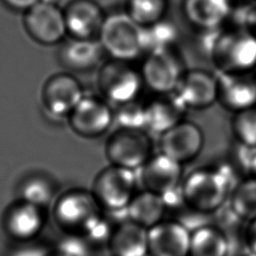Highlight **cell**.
<instances>
[{"mask_svg":"<svg viewBox=\"0 0 256 256\" xmlns=\"http://www.w3.org/2000/svg\"><path fill=\"white\" fill-rule=\"evenodd\" d=\"M23 22L29 36L43 45L57 44L67 33L63 10L56 2L40 0L24 12Z\"/></svg>","mask_w":256,"mask_h":256,"instance_id":"10","label":"cell"},{"mask_svg":"<svg viewBox=\"0 0 256 256\" xmlns=\"http://www.w3.org/2000/svg\"><path fill=\"white\" fill-rule=\"evenodd\" d=\"M104 52L112 59L133 62L144 56V28L134 22L125 11L105 16L97 36Z\"/></svg>","mask_w":256,"mask_h":256,"instance_id":"3","label":"cell"},{"mask_svg":"<svg viewBox=\"0 0 256 256\" xmlns=\"http://www.w3.org/2000/svg\"><path fill=\"white\" fill-rule=\"evenodd\" d=\"M243 256H256V254H253V253H251V252H248L247 254H245V255H243Z\"/></svg>","mask_w":256,"mask_h":256,"instance_id":"35","label":"cell"},{"mask_svg":"<svg viewBox=\"0 0 256 256\" xmlns=\"http://www.w3.org/2000/svg\"><path fill=\"white\" fill-rule=\"evenodd\" d=\"M167 0H126L125 12L142 28L152 26L166 18Z\"/></svg>","mask_w":256,"mask_h":256,"instance_id":"26","label":"cell"},{"mask_svg":"<svg viewBox=\"0 0 256 256\" xmlns=\"http://www.w3.org/2000/svg\"><path fill=\"white\" fill-rule=\"evenodd\" d=\"M114 110V123L120 128L145 129L144 103L138 100L116 106Z\"/></svg>","mask_w":256,"mask_h":256,"instance_id":"30","label":"cell"},{"mask_svg":"<svg viewBox=\"0 0 256 256\" xmlns=\"http://www.w3.org/2000/svg\"><path fill=\"white\" fill-rule=\"evenodd\" d=\"M204 143L205 137L200 126L184 119L159 135L158 152L185 166L197 159Z\"/></svg>","mask_w":256,"mask_h":256,"instance_id":"9","label":"cell"},{"mask_svg":"<svg viewBox=\"0 0 256 256\" xmlns=\"http://www.w3.org/2000/svg\"><path fill=\"white\" fill-rule=\"evenodd\" d=\"M97 85L105 100L116 106L138 100L144 88L140 70L132 62L112 58L99 67Z\"/></svg>","mask_w":256,"mask_h":256,"instance_id":"5","label":"cell"},{"mask_svg":"<svg viewBox=\"0 0 256 256\" xmlns=\"http://www.w3.org/2000/svg\"><path fill=\"white\" fill-rule=\"evenodd\" d=\"M177 41L178 30L175 25L166 20V18L152 26L144 28L146 53L150 51L176 48Z\"/></svg>","mask_w":256,"mask_h":256,"instance_id":"27","label":"cell"},{"mask_svg":"<svg viewBox=\"0 0 256 256\" xmlns=\"http://www.w3.org/2000/svg\"><path fill=\"white\" fill-rule=\"evenodd\" d=\"M104 50L97 38H72L60 50L63 64L75 71H87L100 63Z\"/></svg>","mask_w":256,"mask_h":256,"instance_id":"22","label":"cell"},{"mask_svg":"<svg viewBox=\"0 0 256 256\" xmlns=\"http://www.w3.org/2000/svg\"><path fill=\"white\" fill-rule=\"evenodd\" d=\"M231 132L236 143L256 147V107L234 113L231 119Z\"/></svg>","mask_w":256,"mask_h":256,"instance_id":"28","label":"cell"},{"mask_svg":"<svg viewBox=\"0 0 256 256\" xmlns=\"http://www.w3.org/2000/svg\"><path fill=\"white\" fill-rule=\"evenodd\" d=\"M254 73H255V75H256V67H255V69H254Z\"/></svg>","mask_w":256,"mask_h":256,"instance_id":"37","label":"cell"},{"mask_svg":"<svg viewBox=\"0 0 256 256\" xmlns=\"http://www.w3.org/2000/svg\"><path fill=\"white\" fill-rule=\"evenodd\" d=\"M107 243L112 256H148V229L128 219L111 231Z\"/></svg>","mask_w":256,"mask_h":256,"instance_id":"21","label":"cell"},{"mask_svg":"<svg viewBox=\"0 0 256 256\" xmlns=\"http://www.w3.org/2000/svg\"><path fill=\"white\" fill-rule=\"evenodd\" d=\"M174 93L188 110L208 109L218 101L217 75L204 69H187Z\"/></svg>","mask_w":256,"mask_h":256,"instance_id":"15","label":"cell"},{"mask_svg":"<svg viewBox=\"0 0 256 256\" xmlns=\"http://www.w3.org/2000/svg\"><path fill=\"white\" fill-rule=\"evenodd\" d=\"M244 240L249 252L256 254V219L248 222L244 233Z\"/></svg>","mask_w":256,"mask_h":256,"instance_id":"33","label":"cell"},{"mask_svg":"<svg viewBox=\"0 0 256 256\" xmlns=\"http://www.w3.org/2000/svg\"><path fill=\"white\" fill-rule=\"evenodd\" d=\"M233 172L228 167H200L186 175L180 186L184 205L196 214H212L229 200Z\"/></svg>","mask_w":256,"mask_h":256,"instance_id":"1","label":"cell"},{"mask_svg":"<svg viewBox=\"0 0 256 256\" xmlns=\"http://www.w3.org/2000/svg\"><path fill=\"white\" fill-rule=\"evenodd\" d=\"M206 46L218 72H251L256 67V34L240 27L211 31Z\"/></svg>","mask_w":256,"mask_h":256,"instance_id":"2","label":"cell"},{"mask_svg":"<svg viewBox=\"0 0 256 256\" xmlns=\"http://www.w3.org/2000/svg\"><path fill=\"white\" fill-rule=\"evenodd\" d=\"M144 87L154 94L174 93L186 72L176 48L147 52L139 68Z\"/></svg>","mask_w":256,"mask_h":256,"instance_id":"8","label":"cell"},{"mask_svg":"<svg viewBox=\"0 0 256 256\" xmlns=\"http://www.w3.org/2000/svg\"><path fill=\"white\" fill-rule=\"evenodd\" d=\"M67 33L72 38H97L105 19L95 0H71L63 9Z\"/></svg>","mask_w":256,"mask_h":256,"instance_id":"19","label":"cell"},{"mask_svg":"<svg viewBox=\"0 0 256 256\" xmlns=\"http://www.w3.org/2000/svg\"><path fill=\"white\" fill-rule=\"evenodd\" d=\"M46 222L43 208L19 199L3 214L5 234L18 243L32 242L42 232Z\"/></svg>","mask_w":256,"mask_h":256,"instance_id":"13","label":"cell"},{"mask_svg":"<svg viewBox=\"0 0 256 256\" xmlns=\"http://www.w3.org/2000/svg\"><path fill=\"white\" fill-rule=\"evenodd\" d=\"M228 202L230 210L239 220L250 222L256 219V179L243 177L236 182Z\"/></svg>","mask_w":256,"mask_h":256,"instance_id":"25","label":"cell"},{"mask_svg":"<svg viewBox=\"0 0 256 256\" xmlns=\"http://www.w3.org/2000/svg\"><path fill=\"white\" fill-rule=\"evenodd\" d=\"M54 195L50 182L41 177L33 176L25 180L20 189V199L34 205L44 207L52 200Z\"/></svg>","mask_w":256,"mask_h":256,"instance_id":"29","label":"cell"},{"mask_svg":"<svg viewBox=\"0 0 256 256\" xmlns=\"http://www.w3.org/2000/svg\"><path fill=\"white\" fill-rule=\"evenodd\" d=\"M191 232L179 220H166L148 229V256H189Z\"/></svg>","mask_w":256,"mask_h":256,"instance_id":"17","label":"cell"},{"mask_svg":"<svg viewBox=\"0 0 256 256\" xmlns=\"http://www.w3.org/2000/svg\"><path fill=\"white\" fill-rule=\"evenodd\" d=\"M144 108L146 130L158 135L186 119L188 111L175 93L154 94Z\"/></svg>","mask_w":256,"mask_h":256,"instance_id":"20","label":"cell"},{"mask_svg":"<svg viewBox=\"0 0 256 256\" xmlns=\"http://www.w3.org/2000/svg\"><path fill=\"white\" fill-rule=\"evenodd\" d=\"M48 256H66L64 254H49Z\"/></svg>","mask_w":256,"mask_h":256,"instance_id":"36","label":"cell"},{"mask_svg":"<svg viewBox=\"0 0 256 256\" xmlns=\"http://www.w3.org/2000/svg\"><path fill=\"white\" fill-rule=\"evenodd\" d=\"M101 209L92 192L71 190L56 201L54 218L63 230L87 235L102 220Z\"/></svg>","mask_w":256,"mask_h":256,"instance_id":"7","label":"cell"},{"mask_svg":"<svg viewBox=\"0 0 256 256\" xmlns=\"http://www.w3.org/2000/svg\"><path fill=\"white\" fill-rule=\"evenodd\" d=\"M167 204L162 195L148 191L138 190L126 208L128 219L149 229L164 220Z\"/></svg>","mask_w":256,"mask_h":256,"instance_id":"23","label":"cell"},{"mask_svg":"<svg viewBox=\"0 0 256 256\" xmlns=\"http://www.w3.org/2000/svg\"><path fill=\"white\" fill-rule=\"evenodd\" d=\"M83 97L81 84L67 73H58L48 78L42 90L45 108L57 117L69 116Z\"/></svg>","mask_w":256,"mask_h":256,"instance_id":"16","label":"cell"},{"mask_svg":"<svg viewBox=\"0 0 256 256\" xmlns=\"http://www.w3.org/2000/svg\"><path fill=\"white\" fill-rule=\"evenodd\" d=\"M232 0H183L186 21L199 32L223 28L232 15Z\"/></svg>","mask_w":256,"mask_h":256,"instance_id":"18","label":"cell"},{"mask_svg":"<svg viewBox=\"0 0 256 256\" xmlns=\"http://www.w3.org/2000/svg\"><path fill=\"white\" fill-rule=\"evenodd\" d=\"M218 103L234 113L256 107V75L251 72H218Z\"/></svg>","mask_w":256,"mask_h":256,"instance_id":"14","label":"cell"},{"mask_svg":"<svg viewBox=\"0 0 256 256\" xmlns=\"http://www.w3.org/2000/svg\"><path fill=\"white\" fill-rule=\"evenodd\" d=\"M228 252V237L219 227L204 224L191 232L189 256H227Z\"/></svg>","mask_w":256,"mask_h":256,"instance_id":"24","label":"cell"},{"mask_svg":"<svg viewBox=\"0 0 256 256\" xmlns=\"http://www.w3.org/2000/svg\"><path fill=\"white\" fill-rule=\"evenodd\" d=\"M20 246L16 247L10 252L9 256H48L49 253L45 247L39 244H32V242L19 243Z\"/></svg>","mask_w":256,"mask_h":256,"instance_id":"32","label":"cell"},{"mask_svg":"<svg viewBox=\"0 0 256 256\" xmlns=\"http://www.w3.org/2000/svg\"><path fill=\"white\" fill-rule=\"evenodd\" d=\"M184 166L170 157L157 152L137 171L141 189L163 197L180 189L184 178Z\"/></svg>","mask_w":256,"mask_h":256,"instance_id":"11","label":"cell"},{"mask_svg":"<svg viewBox=\"0 0 256 256\" xmlns=\"http://www.w3.org/2000/svg\"><path fill=\"white\" fill-rule=\"evenodd\" d=\"M138 186L137 171L110 164L97 174L91 192L102 209L114 212L126 210Z\"/></svg>","mask_w":256,"mask_h":256,"instance_id":"6","label":"cell"},{"mask_svg":"<svg viewBox=\"0 0 256 256\" xmlns=\"http://www.w3.org/2000/svg\"><path fill=\"white\" fill-rule=\"evenodd\" d=\"M153 154V141L145 129L116 127L105 142L109 163L134 171H138Z\"/></svg>","mask_w":256,"mask_h":256,"instance_id":"4","label":"cell"},{"mask_svg":"<svg viewBox=\"0 0 256 256\" xmlns=\"http://www.w3.org/2000/svg\"><path fill=\"white\" fill-rule=\"evenodd\" d=\"M238 145L237 162L245 172L244 177H252L256 179V147H247Z\"/></svg>","mask_w":256,"mask_h":256,"instance_id":"31","label":"cell"},{"mask_svg":"<svg viewBox=\"0 0 256 256\" xmlns=\"http://www.w3.org/2000/svg\"><path fill=\"white\" fill-rule=\"evenodd\" d=\"M9 8L15 11L26 12L40 0H2Z\"/></svg>","mask_w":256,"mask_h":256,"instance_id":"34","label":"cell"},{"mask_svg":"<svg viewBox=\"0 0 256 256\" xmlns=\"http://www.w3.org/2000/svg\"><path fill=\"white\" fill-rule=\"evenodd\" d=\"M75 133L87 137H99L114 123V110L104 99L85 96L68 116Z\"/></svg>","mask_w":256,"mask_h":256,"instance_id":"12","label":"cell"}]
</instances>
